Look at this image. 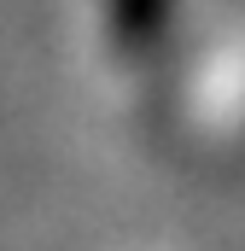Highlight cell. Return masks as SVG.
Masks as SVG:
<instances>
[{"label":"cell","instance_id":"cell-1","mask_svg":"<svg viewBox=\"0 0 245 251\" xmlns=\"http://www.w3.org/2000/svg\"><path fill=\"white\" fill-rule=\"evenodd\" d=\"M105 24L122 59H158L175 29V0H105Z\"/></svg>","mask_w":245,"mask_h":251}]
</instances>
